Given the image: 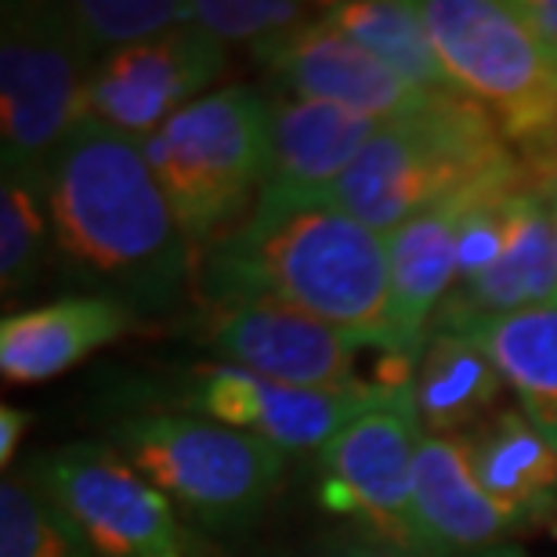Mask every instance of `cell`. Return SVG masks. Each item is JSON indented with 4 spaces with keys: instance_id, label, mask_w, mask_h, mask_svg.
<instances>
[{
    "instance_id": "22",
    "label": "cell",
    "mask_w": 557,
    "mask_h": 557,
    "mask_svg": "<svg viewBox=\"0 0 557 557\" xmlns=\"http://www.w3.org/2000/svg\"><path fill=\"white\" fill-rule=\"evenodd\" d=\"M322 15L420 91L460 95L438 59L417 0H348V4H326Z\"/></svg>"
},
{
    "instance_id": "18",
    "label": "cell",
    "mask_w": 557,
    "mask_h": 557,
    "mask_svg": "<svg viewBox=\"0 0 557 557\" xmlns=\"http://www.w3.org/2000/svg\"><path fill=\"white\" fill-rule=\"evenodd\" d=\"M135 319V311L102 294H76L11 311L0 322V373L11 384H44L120 341Z\"/></svg>"
},
{
    "instance_id": "19",
    "label": "cell",
    "mask_w": 557,
    "mask_h": 557,
    "mask_svg": "<svg viewBox=\"0 0 557 557\" xmlns=\"http://www.w3.org/2000/svg\"><path fill=\"white\" fill-rule=\"evenodd\" d=\"M456 438L463 442L478 485L521 536L557 525V449L518 406L496 409Z\"/></svg>"
},
{
    "instance_id": "10",
    "label": "cell",
    "mask_w": 557,
    "mask_h": 557,
    "mask_svg": "<svg viewBox=\"0 0 557 557\" xmlns=\"http://www.w3.org/2000/svg\"><path fill=\"white\" fill-rule=\"evenodd\" d=\"M381 387L384 384L376 381L366 392H311L247 373L239 366L207 362L177 376V384L160 398L174 413L218 420L275 445L278 453L297 456L319 453Z\"/></svg>"
},
{
    "instance_id": "11",
    "label": "cell",
    "mask_w": 557,
    "mask_h": 557,
    "mask_svg": "<svg viewBox=\"0 0 557 557\" xmlns=\"http://www.w3.org/2000/svg\"><path fill=\"white\" fill-rule=\"evenodd\" d=\"M193 337L247 373L311 392H366L355 370V344L326 322L275 300H214L203 305Z\"/></svg>"
},
{
    "instance_id": "13",
    "label": "cell",
    "mask_w": 557,
    "mask_h": 557,
    "mask_svg": "<svg viewBox=\"0 0 557 557\" xmlns=\"http://www.w3.org/2000/svg\"><path fill=\"white\" fill-rule=\"evenodd\" d=\"M250 51L294 98L351 109L373 124L406 120L438 98L398 76L373 51L341 33L326 15H311L297 29Z\"/></svg>"
},
{
    "instance_id": "27",
    "label": "cell",
    "mask_w": 557,
    "mask_h": 557,
    "mask_svg": "<svg viewBox=\"0 0 557 557\" xmlns=\"http://www.w3.org/2000/svg\"><path fill=\"white\" fill-rule=\"evenodd\" d=\"M510 8L518 11V18L525 22L543 54L557 70V0H510Z\"/></svg>"
},
{
    "instance_id": "14",
    "label": "cell",
    "mask_w": 557,
    "mask_h": 557,
    "mask_svg": "<svg viewBox=\"0 0 557 557\" xmlns=\"http://www.w3.org/2000/svg\"><path fill=\"white\" fill-rule=\"evenodd\" d=\"M474 193L445 199V203L423 210V214L409 218L406 225L387 232L392 348L384 355V384H413L417 362L423 348H428L434 319H438L442 305L456 289V232H460L467 199Z\"/></svg>"
},
{
    "instance_id": "24",
    "label": "cell",
    "mask_w": 557,
    "mask_h": 557,
    "mask_svg": "<svg viewBox=\"0 0 557 557\" xmlns=\"http://www.w3.org/2000/svg\"><path fill=\"white\" fill-rule=\"evenodd\" d=\"M0 557H98L81 529L26 478L0 482Z\"/></svg>"
},
{
    "instance_id": "15",
    "label": "cell",
    "mask_w": 557,
    "mask_h": 557,
    "mask_svg": "<svg viewBox=\"0 0 557 557\" xmlns=\"http://www.w3.org/2000/svg\"><path fill=\"white\" fill-rule=\"evenodd\" d=\"M413 557H525L510 525L467 460L456 434H423L413 474Z\"/></svg>"
},
{
    "instance_id": "20",
    "label": "cell",
    "mask_w": 557,
    "mask_h": 557,
    "mask_svg": "<svg viewBox=\"0 0 557 557\" xmlns=\"http://www.w3.org/2000/svg\"><path fill=\"white\" fill-rule=\"evenodd\" d=\"M413 403L428 434H467L499 409L504 373L474 333L434 330L413 373Z\"/></svg>"
},
{
    "instance_id": "25",
    "label": "cell",
    "mask_w": 557,
    "mask_h": 557,
    "mask_svg": "<svg viewBox=\"0 0 557 557\" xmlns=\"http://www.w3.org/2000/svg\"><path fill=\"white\" fill-rule=\"evenodd\" d=\"M65 8L84 44L102 59L193 22V4L182 0H76Z\"/></svg>"
},
{
    "instance_id": "21",
    "label": "cell",
    "mask_w": 557,
    "mask_h": 557,
    "mask_svg": "<svg viewBox=\"0 0 557 557\" xmlns=\"http://www.w3.org/2000/svg\"><path fill=\"white\" fill-rule=\"evenodd\" d=\"M463 333L485 344L518 409L557 449V300L515 315L478 319Z\"/></svg>"
},
{
    "instance_id": "3",
    "label": "cell",
    "mask_w": 557,
    "mask_h": 557,
    "mask_svg": "<svg viewBox=\"0 0 557 557\" xmlns=\"http://www.w3.org/2000/svg\"><path fill=\"white\" fill-rule=\"evenodd\" d=\"M515 177L525 171L493 113L467 95H438L420 113L376 127L326 199L387 236L445 199Z\"/></svg>"
},
{
    "instance_id": "16",
    "label": "cell",
    "mask_w": 557,
    "mask_h": 557,
    "mask_svg": "<svg viewBox=\"0 0 557 557\" xmlns=\"http://www.w3.org/2000/svg\"><path fill=\"white\" fill-rule=\"evenodd\" d=\"M557 300V253L550 210L529 182L504 207V250L482 283L456 289L442 305L434 330H463L478 319L515 315Z\"/></svg>"
},
{
    "instance_id": "6",
    "label": "cell",
    "mask_w": 557,
    "mask_h": 557,
    "mask_svg": "<svg viewBox=\"0 0 557 557\" xmlns=\"http://www.w3.org/2000/svg\"><path fill=\"white\" fill-rule=\"evenodd\" d=\"M95 51L65 4H4L0 22V160L37 171L87 116Z\"/></svg>"
},
{
    "instance_id": "26",
    "label": "cell",
    "mask_w": 557,
    "mask_h": 557,
    "mask_svg": "<svg viewBox=\"0 0 557 557\" xmlns=\"http://www.w3.org/2000/svg\"><path fill=\"white\" fill-rule=\"evenodd\" d=\"M188 4H193V26L210 33L225 48L228 44L258 48L311 18L308 4H289V0H188Z\"/></svg>"
},
{
    "instance_id": "17",
    "label": "cell",
    "mask_w": 557,
    "mask_h": 557,
    "mask_svg": "<svg viewBox=\"0 0 557 557\" xmlns=\"http://www.w3.org/2000/svg\"><path fill=\"white\" fill-rule=\"evenodd\" d=\"M376 127L381 124L351 109L294 95L278 98L272 102L269 174L261 196L326 199L370 145Z\"/></svg>"
},
{
    "instance_id": "1",
    "label": "cell",
    "mask_w": 557,
    "mask_h": 557,
    "mask_svg": "<svg viewBox=\"0 0 557 557\" xmlns=\"http://www.w3.org/2000/svg\"><path fill=\"white\" fill-rule=\"evenodd\" d=\"M54 253L76 283L135 315H166L196 289V250L141 141L84 116L44 166Z\"/></svg>"
},
{
    "instance_id": "4",
    "label": "cell",
    "mask_w": 557,
    "mask_h": 557,
    "mask_svg": "<svg viewBox=\"0 0 557 557\" xmlns=\"http://www.w3.org/2000/svg\"><path fill=\"white\" fill-rule=\"evenodd\" d=\"M272 102L232 84L185 106L141 141L174 221L199 253L239 228L258 207L269 174Z\"/></svg>"
},
{
    "instance_id": "29",
    "label": "cell",
    "mask_w": 557,
    "mask_h": 557,
    "mask_svg": "<svg viewBox=\"0 0 557 557\" xmlns=\"http://www.w3.org/2000/svg\"><path fill=\"white\" fill-rule=\"evenodd\" d=\"M29 428V413L26 409H15V406H4L0 409V463H11V456H15L22 434Z\"/></svg>"
},
{
    "instance_id": "28",
    "label": "cell",
    "mask_w": 557,
    "mask_h": 557,
    "mask_svg": "<svg viewBox=\"0 0 557 557\" xmlns=\"http://www.w3.org/2000/svg\"><path fill=\"white\" fill-rule=\"evenodd\" d=\"M308 557H413V554L395 550V547H387V543H381V540H370V536H362V532L348 529L344 536L326 540L319 550H311Z\"/></svg>"
},
{
    "instance_id": "8",
    "label": "cell",
    "mask_w": 557,
    "mask_h": 557,
    "mask_svg": "<svg viewBox=\"0 0 557 557\" xmlns=\"http://www.w3.org/2000/svg\"><path fill=\"white\" fill-rule=\"evenodd\" d=\"M423 434L413 387L384 384L315 453L322 507L348 518L351 532L417 554L413 474Z\"/></svg>"
},
{
    "instance_id": "12",
    "label": "cell",
    "mask_w": 557,
    "mask_h": 557,
    "mask_svg": "<svg viewBox=\"0 0 557 557\" xmlns=\"http://www.w3.org/2000/svg\"><path fill=\"white\" fill-rule=\"evenodd\" d=\"M228 51L199 26H177L156 40L106 54L87 81V116L145 141L174 113L203 98L225 73Z\"/></svg>"
},
{
    "instance_id": "23",
    "label": "cell",
    "mask_w": 557,
    "mask_h": 557,
    "mask_svg": "<svg viewBox=\"0 0 557 557\" xmlns=\"http://www.w3.org/2000/svg\"><path fill=\"white\" fill-rule=\"evenodd\" d=\"M54 250L48 177L37 171H4L0 182V286L4 297L26 294Z\"/></svg>"
},
{
    "instance_id": "5",
    "label": "cell",
    "mask_w": 557,
    "mask_h": 557,
    "mask_svg": "<svg viewBox=\"0 0 557 557\" xmlns=\"http://www.w3.org/2000/svg\"><path fill=\"white\" fill-rule=\"evenodd\" d=\"M109 445L171 499L188 525L214 536L258 525L286 478V453L275 445L174 409L113 423Z\"/></svg>"
},
{
    "instance_id": "9",
    "label": "cell",
    "mask_w": 557,
    "mask_h": 557,
    "mask_svg": "<svg viewBox=\"0 0 557 557\" xmlns=\"http://www.w3.org/2000/svg\"><path fill=\"white\" fill-rule=\"evenodd\" d=\"M40 488L84 532L98 557H207L203 536L113 445L76 442L40 453L26 467Z\"/></svg>"
},
{
    "instance_id": "7",
    "label": "cell",
    "mask_w": 557,
    "mask_h": 557,
    "mask_svg": "<svg viewBox=\"0 0 557 557\" xmlns=\"http://www.w3.org/2000/svg\"><path fill=\"white\" fill-rule=\"evenodd\" d=\"M431 40L456 91L485 106L515 149L557 131V70L504 0H423Z\"/></svg>"
},
{
    "instance_id": "30",
    "label": "cell",
    "mask_w": 557,
    "mask_h": 557,
    "mask_svg": "<svg viewBox=\"0 0 557 557\" xmlns=\"http://www.w3.org/2000/svg\"><path fill=\"white\" fill-rule=\"evenodd\" d=\"M536 193H540L543 199H547V210H550V228H554V253H557V182L536 188Z\"/></svg>"
},
{
    "instance_id": "2",
    "label": "cell",
    "mask_w": 557,
    "mask_h": 557,
    "mask_svg": "<svg viewBox=\"0 0 557 557\" xmlns=\"http://www.w3.org/2000/svg\"><path fill=\"white\" fill-rule=\"evenodd\" d=\"M196 294L203 305L275 300L355 348H392L387 236L330 199L258 196L239 228L196 253Z\"/></svg>"
}]
</instances>
